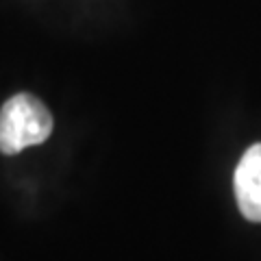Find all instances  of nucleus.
Here are the masks:
<instances>
[{"label":"nucleus","mask_w":261,"mask_h":261,"mask_svg":"<svg viewBox=\"0 0 261 261\" xmlns=\"http://www.w3.org/2000/svg\"><path fill=\"white\" fill-rule=\"evenodd\" d=\"M53 133V116L39 98L27 92L11 96L0 109V152L18 154L44 144Z\"/></svg>","instance_id":"obj_1"},{"label":"nucleus","mask_w":261,"mask_h":261,"mask_svg":"<svg viewBox=\"0 0 261 261\" xmlns=\"http://www.w3.org/2000/svg\"><path fill=\"white\" fill-rule=\"evenodd\" d=\"M233 187L242 216L250 222H261V144H252L244 152L235 168Z\"/></svg>","instance_id":"obj_2"}]
</instances>
